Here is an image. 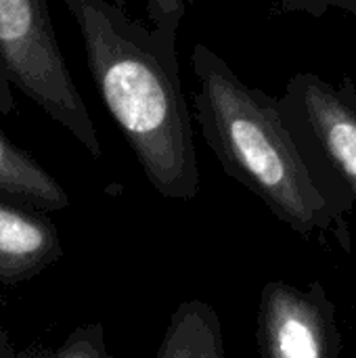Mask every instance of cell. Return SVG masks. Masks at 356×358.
Here are the masks:
<instances>
[{"label":"cell","mask_w":356,"mask_h":358,"mask_svg":"<svg viewBox=\"0 0 356 358\" xmlns=\"http://www.w3.org/2000/svg\"><path fill=\"white\" fill-rule=\"evenodd\" d=\"M50 355V350L40 348V346H29L25 350H19L10 338V334L0 327V358H46Z\"/></svg>","instance_id":"10"},{"label":"cell","mask_w":356,"mask_h":358,"mask_svg":"<svg viewBox=\"0 0 356 358\" xmlns=\"http://www.w3.org/2000/svg\"><path fill=\"white\" fill-rule=\"evenodd\" d=\"M283 107L308 153L356 212V88L300 71L285 84Z\"/></svg>","instance_id":"4"},{"label":"cell","mask_w":356,"mask_h":358,"mask_svg":"<svg viewBox=\"0 0 356 358\" xmlns=\"http://www.w3.org/2000/svg\"><path fill=\"white\" fill-rule=\"evenodd\" d=\"M103 105L153 191L170 201L199 195L193 115L178 71L180 0H149L145 21L107 0H65Z\"/></svg>","instance_id":"1"},{"label":"cell","mask_w":356,"mask_h":358,"mask_svg":"<svg viewBox=\"0 0 356 358\" xmlns=\"http://www.w3.org/2000/svg\"><path fill=\"white\" fill-rule=\"evenodd\" d=\"M195 120L222 170L300 237H332L350 252L348 201L308 153L283 101L245 84L208 44L191 50Z\"/></svg>","instance_id":"2"},{"label":"cell","mask_w":356,"mask_h":358,"mask_svg":"<svg viewBox=\"0 0 356 358\" xmlns=\"http://www.w3.org/2000/svg\"><path fill=\"white\" fill-rule=\"evenodd\" d=\"M17 109V103H15V96H13V86L4 73V67L0 63V115L2 117H8L10 113H15Z\"/></svg>","instance_id":"11"},{"label":"cell","mask_w":356,"mask_h":358,"mask_svg":"<svg viewBox=\"0 0 356 358\" xmlns=\"http://www.w3.org/2000/svg\"><path fill=\"white\" fill-rule=\"evenodd\" d=\"M0 63L10 86L63 126L94 159L97 126L57 42L46 0H0Z\"/></svg>","instance_id":"3"},{"label":"cell","mask_w":356,"mask_h":358,"mask_svg":"<svg viewBox=\"0 0 356 358\" xmlns=\"http://www.w3.org/2000/svg\"><path fill=\"white\" fill-rule=\"evenodd\" d=\"M256 340L260 358H340L336 304L323 283H264L256 310Z\"/></svg>","instance_id":"5"},{"label":"cell","mask_w":356,"mask_h":358,"mask_svg":"<svg viewBox=\"0 0 356 358\" xmlns=\"http://www.w3.org/2000/svg\"><path fill=\"white\" fill-rule=\"evenodd\" d=\"M155 358H227L220 317L204 300L176 306Z\"/></svg>","instance_id":"8"},{"label":"cell","mask_w":356,"mask_h":358,"mask_svg":"<svg viewBox=\"0 0 356 358\" xmlns=\"http://www.w3.org/2000/svg\"><path fill=\"white\" fill-rule=\"evenodd\" d=\"M63 256L55 222L46 212L0 199V285L17 287Z\"/></svg>","instance_id":"6"},{"label":"cell","mask_w":356,"mask_h":358,"mask_svg":"<svg viewBox=\"0 0 356 358\" xmlns=\"http://www.w3.org/2000/svg\"><path fill=\"white\" fill-rule=\"evenodd\" d=\"M325 8H340L348 15L356 17V0H323Z\"/></svg>","instance_id":"12"},{"label":"cell","mask_w":356,"mask_h":358,"mask_svg":"<svg viewBox=\"0 0 356 358\" xmlns=\"http://www.w3.org/2000/svg\"><path fill=\"white\" fill-rule=\"evenodd\" d=\"M0 199L34 208L40 212H59L69 206L63 185L27 151L17 147L0 130Z\"/></svg>","instance_id":"7"},{"label":"cell","mask_w":356,"mask_h":358,"mask_svg":"<svg viewBox=\"0 0 356 358\" xmlns=\"http://www.w3.org/2000/svg\"><path fill=\"white\" fill-rule=\"evenodd\" d=\"M46 358H115L105 340L101 323H88L76 327L57 350H50Z\"/></svg>","instance_id":"9"}]
</instances>
